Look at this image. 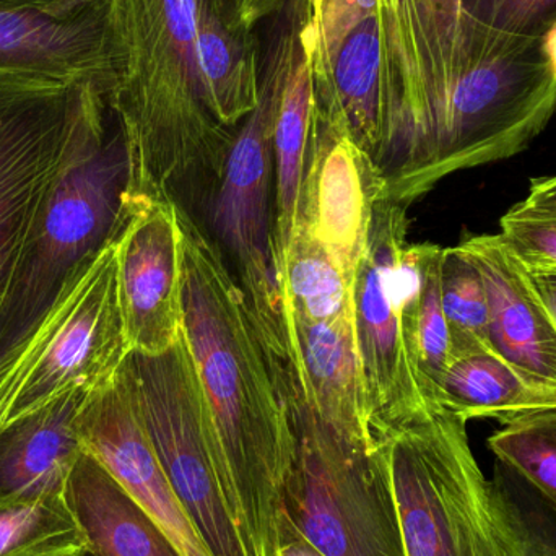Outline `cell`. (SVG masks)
Instances as JSON below:
<instances>
[{"label":"cell","mask_w":556,"mask_h":556,"mask_svg":"<svg viewBox=\"0 0 556 556\" xmlns=\"http://www.w3.org/2000/svg\"><path fill=\"white\" fill-rule=\"evenodd\" d=\"M178 225L182 333L253 554L276 556L291 450L283 372L220 248L179 207Z\"/></svg>","instance_id":"1"},{"label":"cell","mask_w":556,"mask_h":556,"mask_svg":"<svg viewBox=\"0 0 556 556\" xmlns=\"http://www.w3.org/2000/svg\"><path fill=\"white\" fill-rule=\"evenodd\" d=\"M194 5L113 0V104L129 150V207L208 208L237 136L218 117L202 74Z\"/></svg>","instance_id":"2"},{"label":"cell","mask_w":556,"mask_h":556,"mask_svg":"<svg viewBox=\"0 0 556 556\" xmlns=\"http://www.w3.org/2000/svg\"><path fill=\"white\" fill-rule=\"evenodd\" d=\"M129 186V150L111 93L49 195L0 314V433L72 285L123 233Z\"/></svg>","instance_id":"3"},{"label":"cell","mask_w":556,"mask_h":556,"mask_svg":"<svg viewBox=\"0 0 556 556\" xmlns=\"http://www.w3.org/2000/svg\"><path fill=\"white\" fill-rule=\"evenodd\" d=\"M386 198L401 202L427 160L459 81L506 36L470 22L460 0H379ZM402 204V202H401Z\"/></svg>","instance_id":"4"},{"label":"cell","mask_w":556,"mask_h":556,"mask_svg":"<svg viewBox=\"0 0 556 556\" xmlns=\"http://www.w3.org/2000/svg\"><path fill=\"white\" fill-rule=\"evenodd\" d=\"M261 45L260 100L238 126L224 176L208 205L215 244L235 266L267 350L287 363L281 300L273 254L270 192L274 186V129L285 81L304 26V0H287L270 16Z\"/></svg>","instance_id":"5"},{"label":"cell","mask_w":556,"mask_h":556,"mask_svg":"<svg viewBox=\"0 0 556 556\" xmlns=\"http://www.w3.org/2000/svg\"><path fill=\"white\" fill-rule=\"evenodd\" d=\"M391 473L405 556H505L467 421L431 405L376 431Z\"/></svg>","instance_id":"6"},{"label":"cell","mask_w":556,"mask_h":556,"mask_svg":"<svg viewBox=\"0 0 556 556\" xmlns=\"http://www.w3.org/2000/svg\"><path fill=\"white\" fill-rule=\"evenodd\" d=\"M156 459L212 556H254L207 402L181 332L160 353L123 366Z\"/></svg>","instance_id":"7"},{"label":"cell","mask_w":556,"mask_h":556,"mask_svg":"<svg viewBox=\"0 0 556 556\" xmlns=\"http://www.w3.org/2000/svg\"><path fill=\"white\" fill-rule=\"evenodd\" d=\"M113 84L0 71V314L49 195Z\"/></svg>","instance_id":"8"},{"label":"cell","mask_w":556,"mask_h":556,"mask_svg":"<svg viewBox=\"0 0 556 556\" xmlns=\"http://www.w3.org/2000/svg\"><path fill=\"white\" fill-rule=\"evenodd\" d=\"M408 205L382 195L353 283V323L372 430L431 405L418 359L424 244L407 241Z\"/></svg>","instance_id":"9"},{"label":"cell","mask_w":556,"mask_h":556,"mask_svg":"<svg viewBox=\"0 0 556 556\" xmlns=\"http://www.w3.org/2000/svg\"><path fill=\"white\" fill-rule=\"evenodd\" d=\"M117 240L98 253L62 301L48 343L20 386L7 427L68 391L91 392L110 384L132 353L121 307Z\"/></svg>","instance_id":"10"},{"label":"cell","mask_w":556,"mask_h":556,"mask_svg":"<svg viewBox=\"0 0 556 556\" xmlns=\"http://www.w3.org/2000/svg\"><path fill=\"white\" fill-rule=\"evenodd\" d=\"M384 189L375 160L342 127L314 113L298 225L353 278Z\"/></svg>","instance_id":"11"},{"label":"cell","mask_w":556,"mask_h":556,"mask_svg":"<svg viewBox=\"0 0 556 556\" xmlns=\"http://www.w3.org/2000/svg\"><path fill=\"white\" fill-rule=\"evenodd\" d=\"M75 425L84 450L155 519L182 556H212L156 459L123 368L110 384L88 392Z\"/></svg>","instance_id":"12"},{"label":"cell","mask_w":556,"mask_h":556,"mask_svg":"<svg viewBox=\"0 0 556 556\" xmlns=\"http://www.w3.org/2000/svg\"><path fill=\"white\" fill-rule=\"evenodd\" d=\"M121 307L130 352L160 355L182 332L178 207L139 201L117 240Z\"/></svg>","instance_id":"13"},{"label":"cell","mask_w":556,"mask_h":556,"mask_svg":"<svg viewBox=\"0 0 556 556\" xmlns=\"http://www.w3.org/2000/svg\"><path fill=\"white\" fill-rule=\"evenodd\" d=\"M113 0L67 16L0 10V71L58 81H110Z\"/></svg>","instance_id":"14"},{"label":"cell","mask_w":556,"mask_h":556,"mask_svg":"<svg viewBox=\"0 0 556 556\" xmlns=\"http://www.w3.org/2000/svg\"><path fill=\"white\" fill-rule=\"evenodd\" d=\"M287 363L285 378L337 430L378 441L366 401L353 313L306 323L281 313Z\"/></svg>","instance_id":"15"},{"label":"cell","mask_w":556,"mask_h":556,"mask_svg":"<svg viewBox=\"0 0 556 556\" xmlns=\"http://www.w3.org/2000/svg\"><path fill=\"white\" fill-rule=\"evenodd\" d=\"M457 247L485 283L493 350L516 368L556 384V324L528 269L502 235H476Z\"/></svg>","instance_id":"16"},{"label":"cell","mask_w":556,"mask_h":556,"mask_svg":"<svg viewBox=\"0 0 556 556\" xmlns=\"http://www.w3.org/2000/svg\"><path fill=\"white\" fill-rule=\"evenodd\" d=\"M87 395L68 391L0 433V502L64 492L84 453L75 420Z\"/></svg>","instance_id":"17"},{"label":"cell","mask_w":556,"mask_h":556,"mask_svg":"<svg viewBox=\"0 0 556 556\" xmlns=\"http://www.w3.org/2000/svg\"><path fill=\"white\" fill-rule=\"evenodd\" d=\"M65 500L88 547L100 556H182L155 519L84 450Z\"/></svg>","instance_id":"18"},{"label":"cell","mask_w":556,"mask_h":556,"mask_svg":"<svg viewBox=\"0 0 556 556\" xmlns=\"http://www.w3.org/2000/svg\"><path fill=\"white\" fill-rule=\"evenodd\" d=\"M233 0H195V48L225 126L238 129L260 100L261 42Z\"/></svg>","instance_id":"19"},{"label":"cell","mask_w":556,"mask_h":556,"mask_svg":"<svg viewBox=\"0 0 556 556\" xmlns=\"http://www.w3.org/2000/svg\"><path fill=\"white\" fill-rule=\"evenodd\" d=\"M314 113L342 127L378 165L384 137L381 35L378 15L356 26L337 51Z\"/></svg>","instance_id":"20"},{"label":"cell","mask_w":556,"mask_h":556,"mask_svg":"<svg viewBox=\"0 0 556 556\" xmlns=\"http://www.w3.org/2000/svg\"><path fill=\"white\" fill-rule=\"evenodd\" d=\"M313 123V74L301 31L285 81L274 129L273 254L276 276L300 224Z\"/></svg>","instance_id":"21"},{"label":"cell","mask_w":556,"mask_h":556,"mask_svg":"<svg viewBox=\"0 0 556 556\" xmlns=\"http://www.w3.org/2000/svg\"><path fill=\"white\" fill-rule=\"evenodd\" d=\"M440 404L469 421H505L556 407V384L541 381L506 362L493 349L451 359L441 379Z\"/></svg>","instance_id":"22"},{"label":"cell","mask_w":556,"mask_h":556,"mask_svg":"<svg viewBox=\"0 0 556 556\" xmlns=\"http://www.w3.org/2000/svg\"><path fill=\"white\" fill-rule=\"evenodd\" d=\"M281 313L324 323L353 313V283L337 261L298 225L277 269Z\"/></svg>","instance_id":"23"},{"label":"cell","mask_w":556,"mask_h":556,"mask_svg":"<svg viewBox=\"0 0 556 556\" xmlns=\"http://www.w3.org/2000/svg\"><path fill=\"white\" fill-rule=\"evenodd\" d=\"M84 547L64 492L0 502V556H71Z\"/></svg>","instance_id":"24"},{"label":"cell","mask_w":556,"mask_h":556,"mask_svg":"<svg viewBox=\"0 0 556 556\" xmlns=\"http://www.w3.org/2000/svg\"><path fill=\"white\" fill-rule=\"evenodd\" d=\"M489 447L556 513V407L505 421L490 437Z\"/></svg>","instance_id":"25"},{"label":"cell","mask_w":556,"mask_h":556,"mask_svg":"<svg viewBox=\"0 0 556 556\" xmlns=\"http://www.w3.org/2000/svg\"><path fill=\"white\" fill-rule=\"evenodd\" d=\"M441 301L450 329V362L464 353L493 349L485 283L476 264L459 247L443 250Z\"/></svg>","instance_id":"26"},{"label":"cell","mask_w":556,"mask_h":556,"mask_svg":"<svg viewBox=\"0 0 556 556\" xmlns=\"http://www.w3.org/2000/svg\"><path fill=\"white\" fill-rule=\"evenodd\" d=\"M379 0H304L303 45L314 94L326 90L330 67L346 36L371 16Z\"/></svg>","instance_id":"27"},{"label":"cell","mask_w":556,"mask_h":556,"mask_svg":"<svg viewBox=\"0 0 556 556\" xmlns=\"http://www.w3.org/2000/svg\"><path fill=\"white\" fill-rule=\"evenodd\" d=\"M444 248L424 243L420 303H418V359L428 394L440 404V386L450 365L451 340L441 301V261ZM441 405V404H440Z\"/></svg>","instance_id":"28"},{"label":"cell","mask_w":556,"mask_h":556,"mask_svg":"<svg viewBox=\"0 0 556 556\" xmlns=\"http://www.w3.org/2000/svg\"><path fill=\"white\" fill-rule=\"evenodd\" d=\"M493 511L505 556H556V526L516 492L515 473L498 463L492 482Z\"/></svg>","instance_id":"29"},{"label":"cell","mask_w":556,"mask_h":556,"mask_svg":"<svg viewBox=\"0 0 556 556\" xmlns=\"http://www.w3.org/2000/svg\"><path fill=\"white\" fill-rule=\"evenodd\" d=\"M470 22L506 38L541 41L556 22V0H460Z\"/></svg>","instance_id":"30"},{"label":"cell","mask_w":556,"mask_h":556,"mask_svg":"<svg viewBox=\"0 0 556 556\" xmlns=\"http://www.w3.org/2000/svg\"><path fill=\"white\" fill-rule=\"evenodd\" d=\"M500 225V235L526 269L556 270V214L529 211L518 204Z\"/></svg>","instance_id":"31"},{"label":"cell","mask_w":556,"mask_h":556,"mask_svg":"<svg viewBox=\"0 0 556 556\" xmlns=\"http://www.w3.org/2000/svg\"><path fill=\"white\" fill-rule=\"evenodd\" d=\"M97 0H0L5 12L41 13L49 16H67L81 12Z\"/></svg>","instance_id":"32"},{"label":"cell","mask_w":556,"mask_h":556,"mask_svg":"<svg viewBox=\"0 0 556 556\" xmlns=\"http://www.w3.org/2000/svg\"><path fill=\"white\" fill-rule=\"evenodd\" d=\"M276 556H327L319 548L314 547L287 518L280 513L277 525Z\"/></svg>","instance_id":"33"},{"label":"cell","mask_w":556,"mask_h":556,"mask_svg":"<svg viewBox=\"0 0 556 556\" xmlns=\"http://www.w3.org/2000/svg\"><path fill=\"white\" fill-rule=\"evenodd\" d=\"M521 205L529 211L556 214V176L534 179L531 182L528 198Z\"/></svg>","instance_id":"34"},{"label":"cell","mask_w":556,"mask_h":556,"mask_svg":"<svg viewBox=\"0 0 556 556\" xmlns=\"http://www.w3.org/2000/svg\"><path fill=\"white\" fill-rule=\"evenodd\" d=\"M243 18L250 25L256 26L263 20L276 15L287 0H233Z\"/></svg>","instance_id":"35"},{"label":"cell","mask_w":556,"mask_h":556,"mask_svg":"<svg viewBox=\"0 0 556 556\" xmlns=\"http://www.w3.org/2000/svg\"><path fill=\"white\" fill-rule=\"evenodd\" d=\"M535 290L541 294L542 301L547 306L556 324V270H529Z\"/></svg>","instance_id":"36"},{"label":"cell","mask_w":556,"mask_h":556,"mask_svg":"<svg viewBox=\"0 0 556 556\" xmlns=\"http://www.w3.org/2000/svg\"><path fill=\"white\" fill-rule=\"evenodd\" d=\"M542 54L547 61L548 68L556 80V22L545 33L544 38L541 39Z\"/></svg>","instance_id":"37"},{"label":"cell","mask_w":556,"mask_h":556,"mask_svg":"<svg viewBox=\"0 0 556 556\" xmlns=\"http://www.w3.org/2000/svg\"><path fill=\"white\" fill-rule=\"evenodd\" d=\"M71 556H100V555L94 554V552L91 551V548L88 547V545H87V547L81 548V551L75 552V554L71 555Z\"/></svg>","instance_id":"38"}]
</instances>
